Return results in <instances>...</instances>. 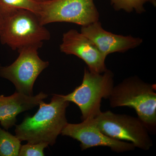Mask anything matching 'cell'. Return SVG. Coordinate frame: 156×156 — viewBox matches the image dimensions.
Returning a JSON list of instances; mask_svg holds the SVG:
<instances>
[{
	"instance_id": "5b68a950",
	"label": "cell",
	"mask_w": 156,
	"mask_h": 156,
	"mask_svg": "<svg viewBox=\"0 0 156 156\" xmlns=\"http://www.w3.org/2000/svg\"><path fill=\"white\" fill-rule=\"evenodd\" d=\"M94 120L98 129L111 138L129 141L135 148L145 151L152 147L149 131L138 118L108 111L101 112Z\"/></svg>"
},
{
	"instance_id": "2e32d148",
	"label": "cell",
	"mask_w": 156,
	"mask_h": 156,
	"mask_svg": "<svg viewBox=\"0 0 156 156\" xmlns=\"http://www.w3.org/2000/svg\"><path fill=\"white\" fill-rule=\"evenodd\" d=\"M6 17V15L0 12V35L2 31Z\"/></svg>"
},
{
	"instance_id": "e0dca14e",
	"label": "cell",
	"mask_w": 156,
	"mask_h": 156,
	"mask_svg": "<svg viewBox=\"0 0 156 156\" xmlns=\"http://www.w3.org/2000/svg\"><path fill=\"white\" fill-rule=\"evenodd\" d=\"M148 2H150L152 5H153L154 6L156 7V0H148Z\"/></svg>"
},
{
	"instance_id": "52a82bcc",
	"label": "cell",
	"mask_w": 156,
	"mask_h": 156,
	"mask_svg": "<svg viewBox=\"0 0 156 156\" xmlns=\"http://www.w3.org/2000/svg\"><path fill=\"white\" fill-rule=\"evenodd\" d=\"M38 16L44 26L67 22L87 26L99 21V18L94 0H50L41 3Z\"/></svg>"
},
{
	"instance_id": "277c9868",
	"label": "cell",
	"mask_w": 156,
	"mask_h": 156,
	"mask_svg": "<svg viewBox=\"0 0 156 156\" xmlns=\"http://www.w3.org/2000/svg\"><path fill=\"white\" fill-rule=\"evenodd\" d=\"M114 86V74L107 69L101 73L84 69L82 83L67 95H62L66 101L76 105L82 113V120L95 118L101 112L102 98L108 99Z\"/></svg>"
},
{
	"instance_id": "8fae6325",
	"label": "cell",
	"mask_w": 156,
	"mask_h": 156,
	"mask_svg": "<svg viewBox=\"0 0 156 156\" xmlns=\"http://www.w3.org/2000/svg\"><path fill=\"white\" fill-rule=\"evenodd\" d=\"M48 96L42 92L35 96H29L17 92L7 97L0 95L1 126L6 130L13 127L17 122V115L37 106Z\"/></svg>"
},
{
	"instance_id": "7a4b0ae2",
	"label": "cell",
	"mask_w": 156,
	"mask_h": 156,
	"mask_svg": "<svg viewBox=\"0 0 156 156\" xmlns=\"http://www.w3.org/2000/svg\"><path fill=\"white\" fill-rule=\"evenodd\" d=\"M156 86L138 77L126 78L114 86L109 97L112 108L128 107L134 109L139 119L149 131L156 128Z\"/></svg>"
},
{
	"instance_id": "6da1fadb",
	"label": "cell",
	"mask_w": 156,
	"mask_h": 156,
	"mask_svg": "<svg viewBox=\"0 0 156 156\" xmlns=\"http://www.w3.org/2000/svg\"><path fill=\"white\" fill-rule=\"evenodd\" d=\"M69 104L62 95L56 94L53 95L50 103L42 101L33 116L26 117L21 124L16 126V136L21 141L54 145L68 123L66 112Z\"/></svg>"
},
{
	"instance_id": "ba28073f",
	"label": "cell",
	"mask_w": 156,
	"mask_h": 156,
	"mask_svg": "<svg viewBox=\"0 0 156 156\" xmlns=\"http://www.w3.org/2000/svg\"><path fill=\"white\" fill-rule=\"evenodd\" d=\"M61 134L80 141L82 151L97 147H107L113 151L123 153L135 148L131 143L114 139L104 134L96 126L94 118L83 120L82 122L78 124L68 123Z\"/></svg>"
},
{
	"instance_id": "4fadbf2b",
	"label": "cell",
	"mask_w": 156,
	"mask_h": 156,
	"mask_svg": "<svg viewBox=\"0 0 156 156\" xmlns=\"http://www.w3.org/2000/svg\"><path fill=\"white\" fill-rule=\"evenodd\" d=\"M21 146L17 136L0 128V156H19Z\"/></svg>"
},
{
	"instance_id": "3957f363",
	"label": "cell",
	"mask_w": 156,
	"mask_h": 156,
	"mask_svg": "<svg viewBox=\"0 0 156 156\" xmlns=\"http://www.w3.org/2000/svg\"><path fill=\"white\" fill-rule=\"evenodd\" d=\"M49 31L32 11L17 9L6 16L0 35L1 44L13 50L29 45L43 44L50 39Z\"/></svg>"
},
{
	"instance_id": "9c48e42d",
	"label": "cell",
	"mask_w": 156,
	"mask_h": 156,
	"mask_svg": "<svg viewBox=\"0 0 156 156\" xmlns=\"http://www.w3.org/2000/svg\"><path fill=\"white\" fill-rule=\"evenodd\" d=\"M59 48L62 53L81 58L90 71L101 73L107 69L106 58L90 39L76 30H70L63 34Z\"/></svg>"
},
{
	"instance_id": "8992f818",
	"label": "cell",
	"mask_w": 156,
	"mask_h": 156,
	"mask_svg": "<svg viewBox=\"0 0 156 156\" xmlns=\"http://www.w3.org/2000/svg\"><path fill=\"white\" fill-rule=\"evenodd\" d=\"M42 44L29 45L18 49L19 56L9 66H0V76L12 82L17 92L29 96L33 95L35 82L41 73L49 66L38 56Z\"/></svg>"
},
{
	"instance_id": "30bf717a",
	"label": "cell",
	"mask_w": 156,
	"mask_h": 156,
	"mask_svg": "<svg viewBox=\"0 0 156 156\" xmlns=\"http://www.w3.org/2000/svg\"><path fill=\"white\" fill-rule=\"evenodd\" d=\"M81 33L90 39L105 58L109 54L125 53L138 47L143 40L139 37L115 34L104 29L99 21L82 27Z\"/></svg>"
},
{
	"instance_id": "5bb4252c",
	"label": "cell",
	"mask_w": 156,
	"mask_h": 156,
	"mask_svg": "<svg viewBox=\"0 0 156 156\" xmlns=\"http://www.w3.org/2000/svg\"><path fill=\"white\" fill-rule=\"evenodd\" d=\"M111 5L116 11L123 10L131 13L133 11L138 14L145 12L144 5L148 0H110Z\"/></svg>"
},
{
	"instance_id": "9a60e30c",
	"label": "cell",
	"mask_w": 156,
	"mask_h": 156,
	"mask_svg": "<svg viewBox=\"0 0 156 156\" xmlns=\"http://www.w3.org/2000/svg\"><path fill=\"white\" fill-rule=\"evenodd\" d=\"M49 145L45 143L37 144L28 143L21 145L20 150V156H44V149Z\"/></svg>"
},
{
	"instance_id": "7c38bea8",
	"label": "cell",
	"mask_w": 156,
	"mask_h": 156,
	"mask_svg": "<svg viewBox=\"0 0 156 156\" xmlns=\"http://www.w3.org/2000/svg\"><path fill=\"white\" fill-rule=\"evenodd\" d=\"M17 9L28 10L38 15L41 10V3L34 0H0V12L6 16Z\"/></svg>"
},
{
	"instance_id": "ac0fdd59",
	"label": "cell",
	"mask_w": 156,
	"mask_h": 156,
	"mask_svg": "<svg viewBox=\"0 0 156 156\" xmlns=\"http://www.w3.org/2000/svg\"><path fill=\"white\" fill-rule=\"evenodd\" d=\"M34 1L38 3H42L48 2V1H50V0H34Z\"/></svg>"
}]
</instances>
